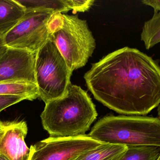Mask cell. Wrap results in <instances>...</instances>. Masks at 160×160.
Here are the masks:
<instances>
[{"label":"cell","mask_w":160,"mask_h":160,"mask_svg":"<svg viewBox=\"0 0 160 160\" xmlns=\"http://www.w3.org/2000/svg\"><path fill=\"white\" fill-rule=\"evenodd\" d=\"M84 79L96 100L120 114L145 116L160 104V67L136 48L108 54L92 63Z\"/></svg>","instance_id":"cell-1"},{"label":"cell","mask_w":160,"mask_h":160,"mask_svg":"<svg viewBox=\"0 0 160 160\" xmlns=\"http://www.w3.org/2000/svg\"><path fill=\"white\" fill-rule=\"evenodd\" d=\"M97 116L87 92L71 83L62 97L46 103L41 117L50 137H67L86 134Z\"/></svg>","instance_id":"cell-2"},{"label":"cell","mask_w":160,"mask_h":160,"mask_svg":"<svg viewBox=\"0 0 160 160\" xmlns=\"http://www.w3.org/2000/svg\"><path fill=\"white\" fill-rule=\"evenodd\" d=\"M88 135L103 143L160 147V119L143 116H105Z\"/></svg>","instance_id":"cell-3"},{"label":"cell","mask_w":160,"mask_h":160,"mask_svg":"<svg viewBox=\"0 0 160 160\" xmlns=\"http://www.w3.org/2000/svg\"><path fill=\"white\" fill-rule=\"evenodd\" d=\"M35 71L39 97L45 104L65 94L72 72L50 39L36 53Z\"/></svg>","instance_id":"cell-4"},{"label":"cell","mask_w":160,"mask_h":160,"mask_svg":"<svg viewBox=\"0 0 160 160\" xmlns=\"http://www.w3.org/2000/svg\"><path fill=\"white\" fill-rule=\"evenodd\" d=\"M62 14L63 27L49 39L73 72L86 65L94 52L96 43L86 20L80 19L77 15Z\"/></svg>","instance_id":"cell-5"},{"label":"cell","mask_w":160,"mask_h":160,"mask_svg":"<svg viewBox=\"0 0 160 160\" xmlns=\"http://www.w3.org/2000/svg\"><path fill=\"white\" fill-rule=\"evenodd\" d=\"M53 14L46 11L26 12L18 23L3 36L5 46L37 53L49 39L48 22Z\"/></svg>","instance_id":"cell-6"},{"label":"cell","mask_w":160,"mask_h":160,"mask_svg":"<svg viewBox=\"0 0 160 160\" xmlns=\"http://www.w3.org/2000/svg\"><path fill=\"white\" fill-rule=\"evenodd\" d=\"M102 143L88 134L67 137H50L30 147L29 160H74Z\"/></svg>","instance_id":"cell-7"},{"label":"cell","mask_w":160,"mask_h":160,"mask_svg":"<svg viewBox=\"0 0 160 160\" xmlns=\"http://www.w3.org/2000/svg\"><path fill=\"white\" fill-rule=\"evenodd\" d=\"M36 53L8 48L0 58V81H24L36 84Z\"/></svg>","instance_id":"cell-8"},{"label":"cell","mask_w":160,"mask_h":160,"mask_svg":"<svg viewBox=\"0 0 160 160\" xmlns=\"http://www.w3.org/2000/svg\"><path fill=\"white\" fill-rule=\"evenodd\" d=\"M26 122L0 121V154L10 160H29L30 149L25 143Z\"/></svg>","instance_id":"cell-9"},{"label":"cell","mask_w":160,"mask_h":160,"mask_svg":"<svg viewBox=\"0 0 160 160\" xmlns=\"http://www.w3.org/2000/svg\"><path fill=\"white\" fill-rule=\"evenodd\" d=\"M25 13L24 7L16 0H0V36L11 31Z\"/></svg>","instance_id":"cell-10"},{"label":"cell","mask_w":160,"mask_h":160,"mask_svg":"<svg viewBox=\"0 0 160 160\" xmlns=\"http://www.w3.org/2000/svg\"><path fill=\"white\" fill-rule=\"evenodd\" d=\"M127 146L103 143L80 154L74 160H121Z\"/></svg>","instance_id":"cell-11"},{"label":"cell","mask_w":160,"mask_h":160,"mask_svg":"<svg viewBox=\"0 0 160 160\" xmlns=\"http://www.w3.org/2000/svg\"><path fill=\"white\" fill-rule=\"evenodd\" d=\"M0 95H14L32 101L39 97L36 84L24 81H0Z\"/></svg>","instance_id":"cell-12"},{"label":"cell","mask_w":160,"mask_h":160,"mask_svg":"<svg viewBox=\"0 0 160 160\" xmlns=\"http://www.w3.org/2000/svg\"><path fill=\"white\" fill-rule=\"evenodd\" d=\"M22 5L26 12L46 11L53 13L64 14L71 11L68 0H16Z\"/></svg>","instance_id":"cell-13"},{"label":"cell","mask_w":160,"mask_h":160,"mask_svg":"<svg viewBox=\"0 0 160 160\" xmlns=\"http://www.w3.org/2000/svg\"><path fill=\"white\" fill-rule=\"evenodd\" d=\"M141 39L146 49H149L160 42V13L154 12L151 19L144 23Z\"/></svg>","instance_id":"cell-14"},{"label":"cell","mask_w":160,"mask_h":160,"mask_svg":"<svg viewBox=\"0 0 160 160\" xmlns=\"http://www.w3.org/2000/svg\"><path fill=\"white\" fill-rule=\"evenodd\" d=\"M160 158V147L128 146L121 160H157Z\"/></svg>","instance_id":"cell-15"},{"label":"cell","mask_w":160,"mask_h":160,"mask_svg":"<svg viewBox=\"0 0 160 160\" xmlns=\"http://www.w3.org/2000/svg\"><path fill=\"white\" fill-rule=\"evenodd\" d=\"M63 14L61 13L53 14L48 22V29L50 36L61 29L63 27Z\"/></svg>","instance_id":"cell-16"},{"label":"cell","mask_w":160,"mask_h":160,"mask_svg":"<svg viewBox=\"0 0 160 160\" xmlns=\"http://www.w3.org/2000/svg\"><path fill=\"white\" fill-rule=\"evenodd\" d=\"M71 10L75 12H84L88 11L94 3L92 0H68Z\"/></svg>","instance_id":"cell-17"},{"label":"cell","mask_w":160,"mask_h":160,"mask_svg":"<svg viewBox=\"0 0 160 160\" xmlns=\"http://www.w3.org/2000/svg\"><path fill=\"white\" fill-rule=\"evenodd\" d=\"M25 100V98L21 96L0 95V111Z\"/></svg>","instance_id":"cell-18"},{"label":"cell","mask_w":160,"mask_h":160,"mask_svg":"<svg viewBox=\"0 0 160 160\" xmlns=\"http://www.w3.org/2000/svg\"><path fill=\"white\" fill-rule=\"evenodd\" d=\"M142 2L145 5L153 8L154 12H159L160 11V0H144L142 1Z\"/></svg>","instance_id":"cell-19"},{"label":"cell","mask_w":160,"mask_h":160,"mask_svg":"<svg viewBox=\"0 0 160 160\" xmlns=\"http://www.w3.org/2000/svg\"><path fill=\"white\" fill-rule=\"evenodd\" d=\"M8 48L5 46L3 41V37L0 36V58L7 50Z\"/></svg>","instance_id":"cell-20"},{"label":"cell","mask_w":160,"mask_h":160,"mask_svg":"<svg viewBox=\"0 0 160 160\" xmlns=\"http://www.w3.org/2000/svg\"><path fill=\"white\" fill-rule=\"evenodd\" d=\"M0 160H10L8 158L4 156V155H2V154H0Z\"/></svg>","instance_id":"cell-21"},{"label":"cell","mask_w":160,"mask_h":160,"mask_svg":"<svg viewBox=\"0 0 160 160\" xmlns=\"http://www.w3.org/2000/svg\"><path fill=\"white\" fill-rule=\"evenodd\" d=\"M157 160H160V158H159Z\"/></svg>","instance_id":"cell-22"},{"label":"cell","mask_w":160,"mask_h":160,"mask_svg":"<svg viewBox=\"0 0 160 160\" xmlns=\"http://www.w3.org/2000/svg\"><path fill=\"white\" fill-rule=\"evenodd\" d=\"M1 111H0V113H1Z\"/></svg>","instance_id":"cell-23"}]
</instances>
